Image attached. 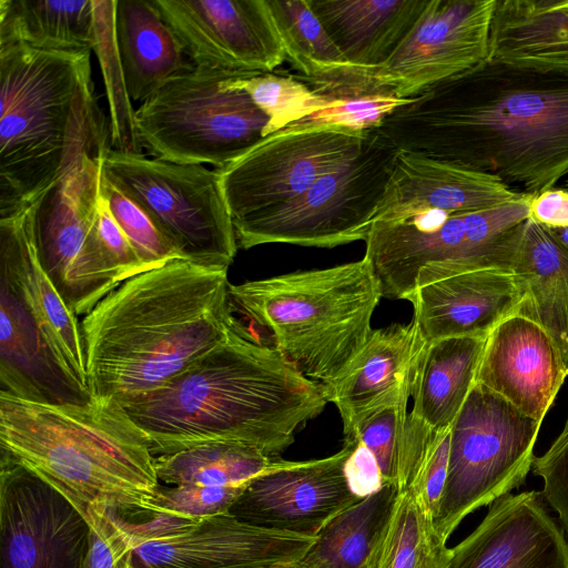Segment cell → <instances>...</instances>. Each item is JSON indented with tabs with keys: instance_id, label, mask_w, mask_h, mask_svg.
Masks as SVG:
<instances>
[{
	"instance_id": "6da1fadb",
	"label": "cell",
	"mask_w": 568,
	"mask_h": 568,
	"mask_svg": "<svg viewBox=\"0 0 568 568\" xmlns=\"http://www.w3.org/2000/svg\"><path fill=\"white\" fill-rule=\"evenodd\" d=\"M376 130L399 151L535 195L568 175V71L487 58L398 106Z\"/></svg>"
},
{
	"instance_id": "7a4b0ae2",
	"label": "cell",
	"mask_w": 568,
	"mask_h": 568,
	"mask_svg": "<svg viewBox=\"0 0 568 568\" xmlns=\"http://www.w3.org/2000/svg\"><path fill=\"white\" fill-rule=\"evenodd\" d=\"M327 403L320 385L236 321L183 372L121 405L154 456L236 442L280 457Z\"/></svg>"
},
{
	"instance_id": "3957f363",
	"label": "cell",
	"mask_w": 568,
	"mask_h": 568,
	"mask_svg": "<svg viewBox=\"0 0 568 568\" xmlns=\"http://www.w3.org/2000/svg\"><path fill=\"white\" fill-rule=\"evenodd\" d=\"M227 270L174 260L106 294L80 321L89 395L124 404L219 344L237 321Z\"/></svg>"
},
{
	"instance_id": "277c9868",
	"label": "cell",
	"mask_w": 568,
	"mask_h": 568,
	"mask_svg": "<svg viewBox=\"0 0 568 568\" xmlns=\"http://www.w3.org/2000/svg\"><path fill=\"white\" fill-rule=\"evenodd\" d=\"M1 455L61 493L90 524L145 514L159 487L149 439L114 398L42 402L0 393Z\"/></svg>"
},
{
	"instance_id": "5b68a950",
	"label": "cell",
	"mask_w": 568,
	"mask_h": 568,
	"mask_svg": "<svg viewBox=\"0 0 568 568\" xmlns=\"http://www.w3.org/2000/svg\"><path fill=\"white\" fill-rule=\"evenodd\" d=\"M0 219L20 213L85 154L112 148L91 51L0 44Z\"/></svg>"
},
{
	"instance_id": "8992f818",
	"label": "cell",
	"mask_w": 568,
	"mask_h": 568,
	"mask_svg": "<svg viewBox=\"0 0 568 568\" xmlns=\"http://www.w3.org/2000/svg\"><path fill=\"white\" fill-rule=\"evenodd\" d=\"M229 294L232 308L266 329L274 347L322 389L362 351L383 297L365 257L230 284Z\"/></svg>"
},
{
	"instance_id": "52a82bcc",
	"label": "cell",
	"mask_w": 568,
	"mask_h": 568,
	"mask_svg": "<svg viewBox=\"0 0 568 568\" xmlns=\"http://www.w3.org/2000/svg\"><path fill=\"white\" fill-rule=\"evenodd\" d=\"M532 194L469 213L426 211L372 224L364 257L383 297L406 300L433 282L479 270L513 272Z\"/></svg>"
},
{
	"instance_id": "ba28073f",
	"label": "cell",
	"mask_w": 568,
	"mask_h": 568,
	"mask_svg": "<svg viewBox=\"0 0 568 568\" xmlns=\"http://www.w3.org/2000/svg\"><path fill=\"white\" fill-rule=\"evenodd\" d=\"M253 74L194 65L175 77L135 110L141 146L155 159L227 166L266 138L270 118L230 84Z\"/></svg>"
},
{
	"instance_id": "9c48e42d",
	"label": "cell",
	"mask_w": 568,
	"mask_h": 568,
	"mask_svg": "<svg viewBox=\"0 0 568 568\" xmlns=\"http://www.w3.org/2000/svg\"><path fill=\"white\" fill-rule=\"evenodd\" d=\"M399 152L378 130H369L348 163L286 203L233 222L239 247L287 243L331 248L365 241Z\"/></svg>"
},
{
	"instance_id": "30bf717a",
	"label": "cell",
	"mask_w": 568,
	"mask_h": 568,
	"mask_svg": "<svg viewBox=\"0 0 568 568\" xmlns=\"http://www.w3.org/2000/svg\"><path fill=\"white\" fill-rule=\"evenodd\" d=\"M102 174L150 216L184 260L232 264L239 245L217 170L111 148Z\"/></svg>"
},
{
	"instance_id": "8fae6325",
	"label": "cell",
	"mask_w": 568,
	"mask_h": 568,
	"mask_svg": "<svg viewBox=\"0 0 568 568\" xmlns=\"http://www.w3.org/2000/svg\"><path fill=\"white\" fill-rule=\"evenodd\" d=\"M541 423L475 383L450 426L448 475L434 526L447 541L460 521L520 486Z\"/></svg>"
},
{
	"instance_id": "7c38bea8",
	"label": "cell",
	"mask_w": 568,
	"mask_h": 568,
	"mask_svg": "<svg viewBox=\"0 0 568 568\" xmlns=\"http://www.w3.org/2000/svg\"><path fill=\"white\" fill-rule=\"evenodd\" d=\"M105 153L83 155L24 210L39 261L78 317L120 285L99 234Z\"/></svg>"
},
{
	"instance_id": "4fadbf2b",
	"label": "cell",
	"mask_w": 568,
	"mask_h": 568,
	"mask_svg": "<svg viewBox=\"0 0 568 568\" xmlns=\"http://www.w3.org/2000/svg\"><path fill=\"white\" fill-rule=\"evenodd\" d=\"M496 0H428L393 54L379 67H355L344 97L412 99L488 58Z\"/></svg>"
},
{
	"instance_id": "5bb4252c",
	"label": "cell",
	"mask_w": 568,
	"mask_h": 568,
	"mask_svg": "<svg viewBox=\"0 0 568 568\" xmlns=\"http://www.w3.org/2000/svg\"><path fill=\"white\" fill-rule=\"evenodd\" d=\"M369 131V130H368ZM368 131L283 129L217 170L233 222L277 207L362 151Z\"/></svg>"
},
{
	"instance_id": "9a60e30c",
	"label": "cell",
	"mask_w": 568,
	"mask_h": 568,
	"mask_svg": "<svg viewBox=\"0 0 568 568\" xmlns=\"http://www.w3.org/2000/svg\"><path fill=\"white\" fill-rule=\"evenodd\" d=\"M90 532L61 493L1 455L0 568H85Z\"/></svg>"
},
{
	"instance_id": "2e32d148",
	"label": "cell",
	"mask_w": 568,
	"mask_h": 568,
	"mask_svg": "<svg viewBox=\"0 0 568 568\" xmlns=\"http://www.w3.org/2000/svg\"><path fill=\"white\" fill-rule=\"evenodd\" d=\"M194 65L273 72L286 59L266 0H153Z\"/></svg>"
},
{
	"instance_id": "e0dca14e",
	"label": "cell",
	"mask_w": 568,
	"mask_h": 568,
	"mask_svg": "<svg viewBox=\"0 0 568 568\" xmlns=\"http://www.w3.org/2000/svg\"><path fill=\"white\" fill-rule=\"evenodd\" d=\"M351 445L332 456L284 460L253 478L229 509L241 521L316 537L325 525L358 499L348 488L344 464Z\"/></svg>"
},
{
	"instance_id": "ac0fdd59",
	"label": "cell",
	"mask_w": 568,
	"mask_h": 568,
	"mask_svg": "<svg viewBox=\"0 0 568 568\" xmlns=\"http://www.w3.org/2000/svg\"><path fill=\"white\" fill-rule=\"evenodd\" d=\"M1 291L24 313L49 361L90 397L80 321L43 270L24 210L0 219Z\"/></svg>"
},
{
	"instance_id": "d6986e66",
	"label": "cell",
	"mask_w": 568,
	"mask_h": 568,
	"mask_svg": "<svg viewBox=\"0 0 568 568\" xmlns=\"http://www.w3.org/2000/svg\"><path fill=\"white\" fill-rule=\"evenodd\" d=\"M316 537L264 528L229 513L182 531L134 544L133 568H254L294 566Z\"/></svg>"
},
{
	"instance_id": "ffe728a7",
	"label": "cell",
	"mask_w": 568,
	"mask_h": 568,
	"mask_svg": "<svg viewBox=\"0 0 568 568\" xmlns=\"http://www.w3.org/2000/svg\"><path fill=\"white\" fill-rule=\"evenodd\" d=\"M428 344L413 318L372 329L344 375L323 389L339 413L345 439L372 414L407 406Z\"/></svg>"
},
{
	"instance_id": "44dd1931",
	"label": "cell",
	"mask_w": 568,
	"mask_h": 568,
	"mask_svg": "<svg viewBox=\"0 0 568 568\" xmlns=\"http://www.w3.org/2000/svg\"><path fill=\"white\" fill-rule=\"evenodd\" d=\"M446 568H568V541L540 491L507 494L453 548Z\"/></svg>"
},
{
	"instance_id": "7402d4cb",
	"label": "cell",
	"mask_w": 568,
	"mask_h": 568,
	"mask_svg": "<svg viewBox=\"0 0 568 568\" xmlns=\"http://www.w3.org/2000/svg\"><path fill=\"white\" fill-rule=\"evenodd\" d=\"M567 376L559 351L546 331L515 314L488 335L475 383L542 423Z\"/></svg>"
},
{
	"instance_id": "603a6c76",
	"label": "cell",
	"mask_w": 568,
	"mask_h": 568,
	"mask_svg": "<svg viewBox=\"0 0 568 568\" xmlns=\"http://www.w3.org/2000/svg\"><path fill=\"white\" fill-rule=\"evenodd\" d=\"M525 195L490 173L400 151L374 221L390 222L439 211H484Z\"/></svg>"
},
{
	"instance_id": "cb8c5ba5",
	"label": "cell",
	"mask_w": 568,
	"mask_h": 568,
	"mask_svg": "<svg viewBox=\"0 0 568 568\" xmlns=\"http://www.w3.org/2000/svg\"><path fill=\"white\" fill-rule=\"evenodd\" d=\"M524 288L511 271L479 270L417 288L407 298L428 343L459 336L488 337L518 313Z\"/></svg>"
},
{
	"instance_id": "d4e9b609",
	"label": "cell",
	"mask_w": 568,
	"mask_h": 568,
	"mask_svg": "<svg viewBox=\"0 0 568 568\" xmlns=\"http://www.w3.org/2000/svg\"><path fill=\"white\" fill-rule=\"evenodd\" d=\"M345 60L376 68L395 51L428 0H307Z\"/></svg>"
},
{
	"instance_id": "484cf974",
	"label": "cell",
	"mask_w": 568,
	"mask_h": 568,
	"mask_svg": "<svg viewBox=\"0 0 568 568\" xmlns=\"http://www.w3.org/2000/svg\"><path fill=\"white\" fill-rule=\"evenodd\" d=\"M115 37L126 89L134 102H144L194 68L153 0H116Z\"/></svg>"
},
{
	"instance_id": "4316f807",
	"label": "cell",
	"mask_w": 568,
	"mask_h": 568,
	"mask_svg": "<svg viewBox=\"0 0 568 568\" xmlns=\"http://www.w3.org/2000/svg\"><path fill=\"white\" fill-rule=\"evenodd\" d=\"M488 58L568 71V0H496Z\"/></svg>"
},
{
	"instance_id": "83f0119b",
	"label": "cell",
	"mask_w": 568,
	"mask_h": 568,
	"mask_svg": "<svg viewBox=\"0 0 568 568\" xmlns=\"http://www.w3.org/2000/svg\"><path fill=\"white\" fill-rule=\"evenodd\" d=\"M525 300L517 314L542 327L568 371V252L540 223L528 219L513 264Z\"/></svg>"
},
{
	"instance_id": "f1b7e54d",
	"label": "cell",
	"mask_w": 568,
	"mask_h": 568,
	"mask_svg": "<svg viewBox=\"0 0 568 568\" xmlns=\"http://www.w3.org/2000/svg\"><path fill=\"white\" fill-rule=\"evenodd\" d=\"M487 337H448L428 344L410 414L432 429L450 427L475 382Z\"/></svg>"
},
{
	"instance_id": "f546056e",
	"label": "cell",
	"mask_w": 568,
	"mask_h": 568,
	"mask_svg": "<svg viewBox=\"0 0 568 568\" xmlns=\"http://www.w3.org/2000/svg\"><path fill=\"white\" fill-rule=\"evenodd\" d=\"M45 51L94 45L93 0H0V44Z\"/></svg>"
},
{
	"instance_id": "4dcf8cb0",
	"label": "cell",
	"mask_w": 568,
	"mask_h": 568,
	"mask_svg": "<svg viewBox=\"0 0 568 568\" xmlns=\"http://www.w3.org/2000/svg\"><path fill=\"white\" fill-rule=\"evenodd\" d=\"M399 490H381L345 508L318 532L297 568H364L376 538L389 518Z\"/></svg>"
},
{
	"instance_id": "1f68e13d",
	"label": "cell",
	"mask_w": 568,
	"mask_h": 568,
	"mask_svg": "<svg viewBox=\"0 0 568 568\" xmlns=\"http://www.w3.org/2000/svg\"><path fill=\"white\" fill-rule=\"evenodd\" d=\"M283 459L236 442H210L154 458L159 480L176 485L240 486L276 468Z\"/></svg>"
},
{
	"instance_id": "d6a6232c",
	"label": "cell",
	"mask_w": 568,
	"mask_h": 568,
	"mask_svg": "<svg viewBox=\"0 0 568 568\" xmlns=\"http://www.w3.org/2000/svg\"><path fill=\"white\" fill-rule=\"evenodd\" d=\"M286 59L297 77L320 91L337 83L353 65L336 48L307 0H266Z\"/></svg>"
},
{
	"instance_id": "836d02e7",
	"label": "cell",
	"mask_w": 568,
	"mask_h": 568,
	"mask_svg": "<svg viewBox=\"0 0 568 568\" xmlns=\"http://www.w3.org/2000/svg\"><path fill=\"white\" fill-rule=\"evenodd\" d=\"M453 548L409 490L400 491L364 568H446Z\"/></svg>"
},
{
	"instance_id": "e575fe53",
	"label": "cell",
	"mask_w": 568,
	"mask_h": 568,
	"mask_svg": "<svg viewBox=\"0 0 568 568\" xmlns=\"http://www.w3.org/2000/svg\"><path fill=\"white\" fill-rule=\"evenodd\" d=\"M116 0H93L94 45L110 111L111 144L123 153H142L135 110L129 95L115 37Z\"/></svg>"
},
{
	"instance_id": "d590c367",
	"label": "cell",
	"mask_w": 568,
	"mask_h": 568,
	"mask_svg": "<svg viewBox=\"0 0 568 568\" xmlns=\"http://www.w3.org/2000/svg\"><path fill=\"white\" fill-rule=\"evenodd\" d=\"M230 84L248 93L270 118L266 136L339 101L315 92L297 75L260 73L235 77Z\"/></svg>"
},
{
	"instance_id": "8d00e7d4",
	"label": "cell",
	"mask_w": 568,
	"mask_h": 568,
	"mask_svg": "<svg viewBox=\"0 0 568 568\" xmlns=\"http://www.w3.org/2000/svg\"><path fill=\"white\" fill-rule=\"evenodd\" d=\"M101 194L146 271L183 258L150 216L102 174ZM184 260V258H183Z\"/></svg>"
},
{
	"instance_id": "74e56055",
	"label": "cell",
	"mask_w": 568,
	"mask_h": 568,
	"mask_svg": "<svg viewBox=\"0 0 568 568\" xmlns=\"http://www.w3.org/2000/svg\"><path fill=\"white\" fill-rule=\"evenodd\" d=\"M240 486L176 485L159 487L143 506L144 513L165 514L175 517L200 520L206 517L229 513L245 489Z\"/></svg>"
},
{
	"instance_id": "f35d334b",
	"label": "cell",
	"mask_w": 568,
	"mask_h": 568,
	"mask_svg": "<svg viewBox=\"0 0 568 568\" xmlns=\"http://www.w3.org/2000/svg\"><path fill=\"white\" fill-rule=\"evenodd\" d=\"M412 99L383 94L339 99L336 104L292 123L285 129L343 128L368 131L377 129L390 112Z\"/></svg>"
},
{
	"instance_id": "ab89813d",
	"label": "cell",
	"mask_w": 568,
	"mask_h": 568,
	"mask_svg": "<svg viewBox=\"0 0 568 568\" xmlns=\"http://www.w3.org/2000/svg\"><path fill=\"white\" fill-rule=\"evenodd\" d=\"M407 406H389L368 416L353 437L344 442L361 440L374 454L385 484H395L398 459L404 444Z\"/></svg>"
},
{
	"instance_id": "60d3db41",
	"label": "cell",
	"mask_w": 568,
	"mask_h": 568,
	"mask_svg": "<svg viewBox=\"0 0 568 568\" xmlns=\"http://www.w3.org/2000/svg\"><path fill=\"white\" fill-rule=\"evenodd\" d=\"M450 427L435 429L429 438L410 487L415 500L434 521L443 499L448 475Z\"/></svg>"
},
{
	"instance_id": "b9f144b4",
	"label": "cell",
	"mask_w": 568,
	"mask_h": 568,
	"mask_svg": "<svg viewBox=\"0 0 568 568\" xmlns=\"http://www.w3.org/2000/svg\"><path fill=\"white\" fill-rule=\"evenodd\" d=\"M85 568H133V540L113 510L90 524Z\"/></svg>"
},
{
	"instance_id": "7bdbcfd3",
	"label": "cell",
	"mask_w": 568,
	"mask_h": 568,
	"mask_svg": "<svg viewBox=\"0 0 568 568\" xmlns=\"http://www.w3.org/2000/svg\"><path fill=\"white\" fill-rule=\"evenodd\" d=\"M532 470L542 478L541 495L557 513L562 529L568 534V417L548 450L535 458Z\"/></svg>"
},
{
	"instance_id": "ee69618b",
	"label": "cell",
	"mask_w": 568,
	"mask_h": 568,
	"mask_svg": "<svg viewBox=\"0 0 568 568\" xmlns=\"http://www.w3.org/2000/svg\"><path fill=\"white\" fill-rule=\"evenodd\" d=\"M344 444L351 445V453L344 464V474L351 491L358 499H363L381 490L385 483L374 454L361 440Z\"/></svg>"
},
{
	"instance_id": "f6af8a7d",
	"label": "cell",
	"mask_w": 568,
	"mask_h": 568,
	"mask_svg": "<svg viewBox=\"0 0 568 568\" xmlns=\"http://www.w3.org/2000/svg\"><path fill=\"white\" fill-rule=\"evenodd\" d=\"M530 219L547 227L568 226V191L554 187L535 194L530 202Z\"/></svg>"
},
{
	"instance_id": "bcb514c9",
	"label": "cell",
	"mask_w": 568,
	"mask_h": 568,
	"mask_svg": "<svg viewBox=\"0 0 568 568\" xmlns=\"http://www.w3.org/2000/svg\"><path fill=\"white\" fill-rule=\"evenodd\" d=\"M554 240L568 252V226L566 227H547Z\"/></svg>"
},
{
	"instance_id": "7dc6e473",
	"label": "cell",
	"mask_w": 568,
	"mask_h": 568,
	"mask_svg": "<svg viewBox=\"0 0 568 568\" xmlns=\"http://www.w3.org/2000/svg\"><path fill=\"white\" fill-rule=\"evenodd\" d=\"M254 568H297V567L294 565V566L254 567Z\"/></svg>"
},
{
	"instance_id": "c3c4849f",
	"label": "cell",
	"mask_w": 568,
	"mask_h": 568,
	"mask_svg": "<svg viewBox=\"0 0 568 568\" xmlns=\"http://www.w3.org/2000/svg\"><path fill=\"white\" fill-rule=\"evenodd\" d=\"M561 187L568 191V179L562 183Z\"/></svg>"
}]
</instances>
